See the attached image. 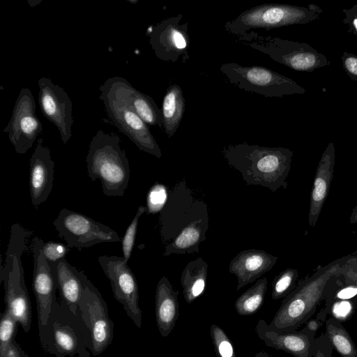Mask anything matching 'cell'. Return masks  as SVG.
Returning a JSON list of instances; mask_svg holds the SVG:
<instances>
[{
  "instance_id": "1",
  "label": "cell",
  "mask_w": 357,
  "mask_h": 357,
  "mask_svg": "<svg viewBox=\"0 0 357 357\" xmlns=\"http://www.w3.org/2000/svg\"><path fill=\"white\" fill-rule=\"evenodd\" d=\"M228 164L241 173L249 185H259L272 192L287 187L286 181L294 152L284 147H267L247 143L225 146Z\"/></svg>"
},
{
  "instance_id": "2",
  "label": "cell",
  "mask_w": 357,
  "mask_h": 357,
  "mask_svg": "<svg viewBox=\"0 0 357 357\" xmlns=\"http://www.w3.org/2000/svg\"><path fill=\"white\" fill-rule=\"evenodd\" d=\"M350 255L319 266L312 275L298 281L294 290L282 300L269 327L280 331H291L305 324L316 312L328 286Z\"/></svg>"
},
{
  "instance_id": "3",
  "label": "cell",
  "mask_w": 357,
  "mask_h": 357,
  "mask_svg": "<svg viewBox=\"0 0 357 357\" xmlns=\"http://www.w3.org/2000/svg\"><path fill=\"white\" fill-rule=\"evenodd\" d=\"M43 349L56 357H90L89 329L79 312L75 314L63 301H54L47 323L38 324Z\"/></svg>"
},
{
  "instance_id": "4",
  "label": "cell",
  "mask_w": 357,
  "mask_h": 357,
  "mask_svg": "<svg viewBox=\"0 0 357 357\" xmlns=\"http://www.w3.org/2000/svg\"><path fill=\"white\" fill-rule=\"evenodd\" d=\"M114 133L98 130L89 146L86 158L87 172L91 181L99 178L104 195L122 197L130 179L128 159Z\"/></svg>"
},
{
  "instance_id": "5",
  "label": "cell",
  "mask_w": 357,
  "mask_h": 357,
  "mask_svg": "<svg viewBox=\"0 0 357 357\" xmlns=\"http://www.w3.org/2000/svg\"><path fill=\"white\" fill-rule=\"evenodd\" d=\"M29 234L30 231L18 223L11 226L5 262L1 269V282H3L6 308L19 321L25 333L31 328V307L24 282L21 257Z\"/></svg>"
},
{
  "instance_id": "6",
  "label": "cell",
  "mask_w": 357,
  "mask_h": 357,
  "mask_svg": "<svg viewBox=\"0 0 357 357\" xmlns=\"http://www.w3.org/2000/svg\"><path fill=\"white\" fill-rule=\"evenodd\" d=\"M323 10L315 4L306 7L281 3H264L243 11L226 22L229 33L243 36L252 29H270L304 24L319 18Z\"/></svg>"
},
{
  "instance_id": "7",
  "label": "cell",
  "mask_w": 357,
  "mask_h": 357,
  "mask_svg": "<svg viewBox=\"0 0 357 357\" xmlns=\"http://www.w3.org/2000/svg\"><path fill=\"white\" fill-rule=\"evenodd\" d=\"M227 80L238 88L265 97L304 94L306 90L293 79L263 66L225 63L220 66Z\"/></svg>"
},
{
  "instance_id": "8",
  "label": "cell",
  "mask_w": 357,
  "mask_h": 357,
  "mask_svg": "<svg viewBox=\"0 0 357 357\" xmlns=\"http://www.w3.org/2000/svg\"><path fill=\"white\" fill-rule=\"evenodd\" d=\"M244 39L250 47L294 70L312 72L330 64L325 55L307 43L252 32Z\"/></svg>"
},
{
  "instance_id": "9",
  "label": "cell",
  "mask_w": 357,
  "mask_h": 357,
  "mask_svg": "<svg viewBox=\"0 0 357 357\" xmlns=\"http://www.w3.org/2000/svg\"><path fill=\"white\" fill-rule=\"evenodd\" d=\"M99 90L100 99L112 123L139 150L160 158L161 150L148 125L107 81L100 86Z\"/></svg>"
},
{
  "instance_id": "10",
  "label": "cell",
  "mask_w": 357,
  "mask_h": 357,
  "mask_svg": "<svg viewBox=\"0 0 357 357\" xmlns=\"http://www.w3.org/2000/svg\"><path fill=\"white\" fill-rule=\"evenodd\" d=\"M53 225L67 246L79 251L95 244L121 241L118 234L108 226L67 208L59 211Z\"/></svg>"
},
{
  "instance_id": "11",
  "label": "cell",
  "mask_w": 357,
  "mask_h": 357,
  "mask_svg": "<svg viewBox=\"0 0 357 357\" xmlns=\"http://www.w3.org/2000/svg\"><path fill=\"white\" fill-rule=\"evenodd\" d=\"M84 289L78 305L83 320L88 326L92 342V354H102L112 343L114 324L110 319L106 302L98 289L81 271Z\"/></svg>"
},
{
  "instance_id": "12",
  "label": "cell",
  "mask_w": 357,
  "mask_h": 357,
  "mask_svg": "<svg viewBox=\"0 0 357 357\" xmlns=\"http://www.w3.org/2000/svg\"><path fill=\"white\" fill-rule=\"evenodd\" d=\"M98 262L109 280L115 299L123 307L127 316L137 328L142 326V310L139 305V288L135 276L123 257L100 256Z\"/></svg>"
},
{
  "instance_id": "13",
  "label": "cell",
  "mask_w": 357,
  "mask_h": 357,
  "mask_svg": "<svg viewBox=\"0 0 357 357\" xmlns=\"http://www.w3.org/2000/svg\"><path fill=\"white\" fill-rule=\"evenodd\" d=\"M43 130L36 115V102L29 88L21 89L8 125L3 129L15 151L24 154L33 145Z\"/></svg>"
},
{
  "instance_id": "14",
  "label": "cell",
  "mask_w": 357,
  "mask_h": 357,
  "mask_svg": "<svg viewBox=\"0 0 357 357\" xmlns=\"http://www.w3.org/2000/svg\"><path fill=\"white\" fill-rule=\"evenodd\" d=\"M179 14L162 20L147 33L150 45L155 55L162 61L186 62L190 56L188 23H181Z\"/></svg>"
},
{
  "instance_id": "15",
  "label": "cell",
  "mask_w": 357,
  "mask_h": 357,
  "mask_svg": "<svg viewBox=\"0 0 357 357\" xmlns=\"http://www.w3.org/2000/svg\"><path fill=\"white\" fill-rule=\"evenodd\" d=\"M38 85L41 112L59 130L61 140L66 144L72 137L73 102L64 89L50 78H40Z\"/></svg>"
},
{
  "instance_id": "16",
  "label": "cell",
  "mask_w": 357,
  "mask_h": 357,
  "mask_svg": "<svg viewBox=\"0 0 357 357\" xmlns=\"http://www.w3.org/2000/svg\"><path fill=\"white\" fill-rule=\"evenodd\" d=\"M45 243L38 236L33 239L34 268L33 290L36 296L38 324L45 325L56 299V280L43 251Z\"/></svg>"
},
{
  "instance_id": "17",
  "label": "cell",
  "mask_w": 357,
  "mask_h": 357,
  "mask_svg": "<svg viewBox=\"0 0 357 357\" xmlns=\"http://www.w3.org/2000/svg\"><path fill=\"white\" fill-rule=\"evenodd\" d=\"M255 331L258 337L269 347L294 357H312L315 335L305 328L300 331H280L270 328L265 320L259 319Z\"/></svg>"
},
{
  "instance_id": "18",
  "label": "cell",
  "mask_w": 357,
  "mask_h": 357,
  "mask_svg": "<svg viewBox=\"0 0 357 357\" xmlns=\"http://www.w3.org/2000/svg\"><path fill=\"white\" fill-rule=\"evenodd\" d=\"M29 189L31 203L37 208L49 197L53 186L54 162L51 151L44 145L42 137L29 160Z\"/></svg>"
},
{
  "instance_id": "19",
  "label": "cell",
  "mask_w": 357,
  "mask_h": 357,
  "mask_svg": "<svg viewBox=\"0 0 357 357\" xmlns=\"http://www.w3.org/2000/svg\"><path fill=\"white\" fill-rule=\"evenodd\" d=\"M278 257L265 251L249 249L240 252L231 261L229 271L237 278L236 290L258 280L275 264Z\"/></svg>"
},
{
  "instance_id": "20",
  "label": "cell",
  "mask_w": 357,
  "mask_h": 357,
  "mask_svg": "<svg viewBox=\"0 0 357 357\" xmlns=\"http://www.w3.org/2000/svg\"><path fill=\"white\" fill-rule=\"evenodd\" d=\"M335 162V145L330 142L319 162L310 194L308 222L311 227L316 225L328 195L333 177Z\"/></svg>"
},
{
  "instance_id": "21",
  "label": "cell",
  "mask_w": 357,
  "mask_h": 357,
  "mask_svg": "<svg viewBox=\"0 0 357 357\" xmlns=\"http://www.w3.org/2000/svg\"><path fill=\"white\" fill-rule=\"evenodd\" d=\"M106 81L148 126L162 128L161 109L151 96L137 90L123 77L115 76Z\"/></svg>"
},
{
  "instance_id": "22",
  "label": "cell",
  "mask_w": 357,
  "mask_h": 357,
  "mask_svg": "<svg viewBox=\"0 0 357 357\" xmlns=\"http://www.w3.org/2000/svg\"><path fill=\"white\" fill-rule=\"evenodd\" d=\"M178 291L174 289L169 280L163 276L155 291V312L156 324L162 337H167L178 317Z\"/></svg>"
},
{
  "instance_id": "23",
  "label": "cell",
  "mask_w": 357,
  "mask_h": 357,
  "mask_svg": "<svg viewBox=\"0 0 357 357\" xmlns=\"http://www.w3.org/2000/svg\"><path fill=\"white\" fill-rule=\"evenodd\" d=\"M49 266L54 275L61 300L75 314H78V305L84 289L81 271L71 266L66 259L50 263Z\"/></svg>"
},
{
  "instance_id": "24",
  "label": "cell",
  "mask_w": 357,
  "mask_h": 357,
  "mask_svg": "<svg viewBox=\"0 0 357 357\" xmlns=\"http://www.w3.org/2000/svg\"><path fill=\"white\" fill-rule=\"evenodd\" d=\"M183 93L178 84L169 85L163 98L161 113L162 129L169 138L176 132L185 111Z\"/></svg>"
},
{
  "instance_id": "25",
  "label": "cell",
  "mask_w": 357,
  "mask_h": 357,
  "mask_svg": "<svg viewBox=\"0 0 357 357\" xmlns=\"http://www.w3.org/2000/svg\"><path fill=\"white\" fill-rule=\"evenodd\" d=\"M208 273V264L201 257L190 261L181 273V283L185 301H195L204 291Z\"/></svg>"
},
{
  "instance_id": "26",
  "label": "cell",
  "mask_w": 357,
  "mask_h": 357,
  "mask_svg": "<svg viewBox=\"0 0 357 357\" xmlns=\"http://www.w3.org/2000/svg\"><path fill=\"white\" fill-rule=\"evenodd\" d=\"M204 237V222L202 220L193 221L183 228L175 239L165 247L163 255L197 252L199 243Z\"/></svg>"
},
{
  "instance_id": "27",
  "label": "cell",
  "mask_w": 357,
  "mask_h": 357,
  "mask_svg": "<svg viewBox=\"0 0 357 357\" xmlns=\"http://www.w3.org/2000/svg\"><path fill=\"white\" fill-rule=\"evenodd\" d=\"M325 333L333 349L342 357H357V348L342 322L330 317L326 321Z\"/></svg>"
},
{
  "instance_id": "28",
  "label": "cell",
  "mask_w": 357,
  "mask_h": 357,
  "mask_svg": "<svg viewBox=\"0 0 357 357\" xmlns=\"http://www.w3.org/2000/svg\"><path fill=\"white\" fill-rule=\"evenodd\" d=\"M267 284V279L262 278L243 293L234 304L236 312L241 316L255 314L263 304Z\"/></svg>"
},
{
  "instance_id": "29",
  "label": "cell",
  "mask_w": 357,
  "mask_h": 357,
  "mask_svg": "<svg viewBox=\"0 0 357 357\" xmlns=\"http://www.w3.org/2000/svg\"><path fill=\"white\" fill-rule=\"evenodd\" d=\"M298 275L297 269L289 268L275 276L272 282V298L278 300L290 294L298 283Z\"/></svg>"
},
{
  "instance_id": "30",
  "label": "cell",
  "mask_w": 357,
  "mask_h": 357,
  "mask_svg": "<svg viewBox=\"0 0 357 357\" xmlns=\"http://www.w3.org/2000/svg\"><path fill=\"white\" fill-rule=\"evenodd\" d=\"M19 321L10 311L6 308L0 323V357H4L11 343L15 340Z\"/></svg>"
},
{
  "instance_id": "31",
  "label": "cell",
  "mask_w": 357,
  "mask_h": 357,
  "mask_svg": "<svg viewBox=\"0 0 357 357\" xmlns=\"http://www.w3.org/2000/svg\"><path fill=\"white\" fill-rule=\"evenodd\" d=\"M210 335L218 357H236L232 343L220 327L212 324Z\"/></svg>"
},
{
  "instance_id": "32",
  "label": "cell",
  "mask_w": 357,
  "mask_h": 357,
  "mask_svg": "<svg viewBox=\"0 0 357 357\" xmlns=\"http://www.w3.org/2000/svg\"><path fill=\"white\" fill-rule=\"evenodd\" d=\"M147 211L144 206H139L122 240L123 257L128 263L135 245L139 218Z\"/></svg>"
},
{
  "instance_id": "33",
  "label": "cell",
  "mask_w": 357,
  "mask_h": 357,
  "mask_svg": "<svg viewBox=\"0 0 357 357\" xmlns=\"http://www.w3.org/2000/svg\"><path fill=\"white\" fill-rule=\"evenodd\" d=\"M336 278L342 284L357 286V255L351 254Z\"/></svg>"
},
{
  "instance_id": "34",
  "label": "cell",
  "mask_w": 357,
  "mask_h": 357,
  "mask_svg": "<svg viewBox=\"0 0 357 357\" xmlns=\"http://www.w3.org/2000/svg\"><path fill=\"white\" fill-rule=\"evenodd\" d=\"M167 197L166 188L163 185L155 184L150 189L147 196V211L155 213L163 206Z\"/></svg>"
},
{
  "instance_id": "35",
  "label": "cell",
  "mask_w": 357,
  "mask_h": 357,
  "mask_svg": "<svg viewBox=\"0 0 357 357\" xmlns=\"http://www.w3.org/2000/svg\"><path fill=\"white\" fill-rule=\"evenodd\" d=\"M354 300L339 301L332 303L326 311V314H331L332 317L340 321H345L351 315L354 307Z\"/></svg>"
},
{
  "instance_id": "36",
  "label": "cell",
  "mask_w": 357,
  "mask_h": 357,
  "mask_svg": "<svg viewBox=\"0 0 357 357\" xmlns=\"http://www.w3.org/2000/svg\"><path fill=\"white\" fill-rule=\"evenodd\" d=\"M70 249L63 244L48 241L44 244L43 251L47 261L50 264L65 259Z\"/></svg>"
},
{
  "instance_id": "37",
  "label": "cell",
  "mask_w": 357,
  "mask_h": 357,
  "mask_svg": "<svg viewBox=\"0 0 357 357\" xmlns=\"http://www.w3.org/2000/svg\"><path fill=\"white\" fill-rule=\"evenodd\" d=\"M333 347L326 333L315 338L312 357H333Z\"/></svg>"
},
{
  "instance_id": "38",
  "label": "cell",
  "mask_w": 357,
  "mask_h": 357,
  "mask_svg": "<svg viewBox=\"0 0 357 357\" xmlns=\"http://www.w3.org/2000/svg\"><path fill=\"white\" fill-rule=\"evenodd\" d=\"M343 68L351 79L357 82V56L344 52L341 56Z\"/></svg>"
},
{
  "instance_id": "39",
  "label": "cell",
  "mask_w": 357,
  "mask_h": 357,
  "mask_svg": "<svg viewBox=\"0 0 357 357\" xmlns=\"http://www.w3.org/2000/svg\"><path fill=\"white\" fill-rule=\"evenodd\" d=\"M344 14L343 24L349 26V31L357 35V5H354L349 9H343Z\"/></svg>"
},
{
  "instance_id": "40",
  "label": "cell",
  "mask_w": 357,
  "mask_h": 357,
  "mask_svg": "<svg viewBox=\"0 0 357 357\" xmlns=\"http://www.w3.org/2000/svg\"><path fill=\"white\" fill-rule=\"evenodd\" d=\"M4 357H29V354L21 348L18 342L15 340L11 343Z\"/></svg>"
},
{
  "instance_id": "41",
  "label": "cell",
  "mask_w": 357,
  "mask_h": 357,
  "mask_svg": "<svg viewBox=\"0 0 357 357\" xmlns=\"http://www.w3.org/2000/svg\"><path fill=\"white\" fill-rule=\"evenodd\" d=\"M323 323L324 321L318 319L317 317H312L311 319L306 321V323L305 324V326L303 328H305L309 332L315 335L318 330L323 325Z\"/></svg>"
},
{
  "instance_id": "42",
  "label": "cell",
  "mask_w": 357,
  "mask_h": 357,
  "mask_svg": "<svg viewBox=\"0 0 357 357\" xmlns=\"http://www.w3.org/2000/svg\"><path fill=\"white\" fill-rule=\"evenodd\" d=\"M349 222L351 224H356L357 223V204L354 208L350 218H349Z\"/></svg>"
},
{
  "instance_id": "43",
  "label": "cell",
  "mask_w": 357,
  "mask_h": 357,
  "mask_svg": "<svg viewBox=\"0 0 357 357\" xmlns=\"http://www.w3.org/2000/svg\"><path fill=\"white\" fill-rule=\"evenodd\" d=\"M254 357H274V356L270 355L269 354H268L266 352L261 351L257 353Z\"/></svg>"
}]
</instances>
